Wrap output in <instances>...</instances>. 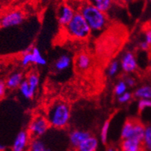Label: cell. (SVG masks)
I'll list each match as a JSON object with an SVG mask.
<instances>
[{
	"instance_id": "6da1fadb",
	"label": "cell",
	"mask_w": 151,
	"mask_h": 151,
	"mask_svg": "<svg viewBox=\"0 0 151 151\" xmlns=\"http://www.w3.org/2000/svg\"><path fill=\"white\" fill-rule=\"evenodd\" d=\"M90 27L91 32H102L108 25V18L105 12L101 11L88 2L82 4L79 11Z\"/></svg>"
},
{
	"instance_id": "7a4b0ae2",
	"label": "cell",
	"mask_w": 151,
	"mask_h": 151,
	"mask_svg": "<svg viewBox=\"0 0 151 151\" xmlns=\"http://www.w3.org/2000/svg\"><path fill=\"white\" fill-rule=\"evenodd\" d=\"M50 127L56 129H63L68 124L71 119V108L64 101L54 102L48 107L46 117Z\"/></svg>"
},
{
	"instance_id": "3957f363",
	"label": "cell",
	"mask_w": 151,
	"mask_h": 151,
	"mask_svg": "<svg viewBox=\"0 0 151 151\" xmlns=\"http://www.w3.org/2000/svg\"><path fill=\"white\" fill-rule=\"evenodd\" d=\"M65 28L69 36L79 40L86 39L91 33L90 27L79 12L75 13L71 21Z\"/></svg>"
},
{
	"instance_id": "277c9868",
	"label": "cell",
	"mask_w": 151,
	"mask_h": 151,
	"mask_svg": "<svg viewBox=\"0 0 151 151\" xmlns=\"http://www.w3.org/2000/svg\"><path fill=\"white\" fill-rule=\"evenodd\" d=\"M50 124L47 118L42 116H38L32 120L29 125L28 132L31 137L40 138L47 133Z\"/></svg>"
},
{
	"instance_id": "5b68a950",
	"label": "cell",
	"mask_w": 151,
	"mask_h": 151,
	"mask_svg": "<svg viewBox=\"0 0 151 151\" xmlns=\"http://www.w3.org/2000/svg\"><path fill=\"white\" fill-rule=\"evenodd\" d=\"M24 15L20 11H12L4 15L0 19V25L3 28L17 26L24 21Z\"/></svg>"
},
{
	"instance_id": "8992f818",
	"label": "cell",
	"mask_w": 151,
	"mask_h": 151,
	"mask_svg": "<svg viewBox=\"0 0 151 151\" xmlns=\"http://www.w3.org/2000/svg\"><path fill=\"white\" fill-rule=\"evenodd\" d=\"M30 137L28 131L21 130L15 137L12 147V151H26L29 147Z\"/></svg>"
},
{
	"instance_id": "52a82bcc",
	"label": "cell",
	"mask_w": 151,
	"mask_h": 151,
	"mask_svg": "<svg viewBox=\"0 0 151 151\" xmlns=\"http://www.w3.org/2000/svg\"><path fill=\"white\" fill-rule=\"evenodd\" d=\"M74 9L67 4H63L58 9V20L61 26L65 27L71 21L74 15H75Z\"/></svg>"
},
{
	"instance_id": "ba28073f",
	"label": "cell",
	"mask_w": 151,
	"mask_h": 151,
	"mask_svg": "<svg viewBox=\"0 0 151 151\" xmlns=\"http://www.w3.org/2000/svg\"><path fill=\"white\" fill-rule=\"evenodd\" d=\"M121 67L125 73H132L136 71L137 62L134 54L127 52L123 55L121 61Z\"/></svg>"
},
{
	"instance_id": "9c48e42d",
	"label": "cell",
	"mask_w": 151,
	"mask_h": 151,
	"mask_svg": "<svg viewBox=\"0 0 151 151\" xmlns=\"http://www.w3.org/2000/svg\"><path fill=\"white\" fill-rule=\"evenodd\" d=\"M91 136L90 132L83 130H72L69 134V142L71 147L77 148L82 143L84 140H85L87 138Z\"/></svg>"
},
{
	"instance_id": "30bf717a",
	"label": "cell",
	"mask_w": 151,
	"mask_h": 151,
	"mask_svg": "<svg viewBox=\"0 0 151 151\" xmlns=\"http://www.w3.org/2000/svg\"><path fill=\"white\" fill-rule=\"evenodd\" d=\"M98 147V140L95 137L91 136L76 148L77 151H97Z\"/></svg>"
},
{
	"instance_id": "8fae6325",
	"label": "cell",
	"mask_w": 151,
	"mask_h": 151,
	"mask_svg": "<svg viewBox=\"0 0 151 151\" xmlns=\"http://www.w3.org/2000/svg\"><path fill=\"white\" fill-rule=\"evenodd\" d=\"M121 150L122 151H142L143 145L142 142L135 139H126L121 142Z\"/></svg>"
},
{
	"instance_id": "7c38bea8",
	"label": "cell",
	"mask_w": 151,
	"mask_h": 151,
	"mask_svg": "<svg viewBox=\"0 0 151 151\" xmlns=\"http://www.w3.org/2000/svg\"><path fill=\"white\" fill-rule=\"evenodd\" d=\"M23 81V75L20 72H15L12 74L6 81V87L10 89H15L20 86Z\"/></svg>"
},
{
	"instance_id": "4fadbf2b",
	"label": "cell",
	"mask_w": 151,
	"mask_h": 151,
	"mask_svg": "<svg viewBox=\"0 0 151 151\" xmlns=\"http://www.w3.org/2000/svg\"><path fill=\"white\" fill-rule=\"evenodd\" d=\"M29 151H52V149L45 144L41 138H34L30 141Z\"/></svg>"
},
{
	"instance_id": "5bb4252c",
	"label": "cell",
	"mask_w": 151,
	"mask_h": 151,
	"mask_svg": "<svg viewBox=\"0 0 151 151\" xmlns=\"http://www.w3.org/2000/svg\"><path fill=\"white\" fill-rule=\"evenodd\" d=\"M71 64V57L68 55H62L55 62V68L58 71H63L68 68Z\"/></svg>"
},
{
	"instance_id": "9a60e30c",
	"label": "cell",
	"mask_w": 151,
	"mask_h": 151,
	"mask_svg": "<svg viewBox=\"0 0 151 151\" xmlns=\"http://www.w3.org/2000/svg\"><path fill=\"white\" fill-rule=\"evenodd\" d=\"M88 2L99 10L107 13L113 6L114 0H88Z\"/></svg>"
},
{
	"instance_id": "2e32d148",
	"label": "cell",
	"mask_w": 151,
	"mask_h": 151,
	"mask_svg": "<svg viewBox=\"0 0 151 151\" xmlns=\"http://www.w3.org/2000/svg\"><path fill=\"white\" fill-rule=\"evenodd\" d=\"M91 60L88 54L81 53L76 58V65L78 68L80 70L83 71L87 70L91 66Z\"/></svg>"
},
{
	"instance_id": "e0dca14e",
	"label": "cell",
	"mask_w": 151,
	"mask_h": 151,
	"mask_svg": "<svg viewBox=\"0 0 151 151\" xmlns=\"http://www.w3.org/2000/svg\"><path fill=\"white\" fill-rule=\"evenodd\" d=\"M135 121L132 120H128L124 123V124L121 129V137L122 140H126V139H130L133 136L134 133V127Z\"/></svg>"
},
{
	"instance_id": "ac0fdd59",
	"label": "cell",
	"mask_w": 151,
	"mask_h": 151,
	"mask_svg": "<svg viewBox=\"0 0 151 151\" xmlns=\"http://www.w3.org/2000/svg\"><path fill=\"white\" fill-rule=\"evenodd\" d=\"M144 131H145V127L141 123L135 121L134 127V133H133L132 139L142 142L144 139Z\"/></svg>"
},
{
	"instance_id": "d6986e66",
	"label": "cell",
	"mask_w": 151,
	"mask_h": 151,
	"mask_svg": "<svg viewBox=\"0 0 151 151\" xmlns=\"http://www.w3.org/2000/svg\"><path fill=\"white\" fill-rule=\"evenodd\" d=\"M134 96L139 99H151V86L144 85L138 88L134 92Z\"/></svg>"
},
{
	"instance_id": "ffe728a7",
	"label": "cell",
	"mask_w": 151,
	"mask_h": 151,
	"mask_svg": "<svg viewBox=\"0 0 151 151\" xmlns=\"http://www.w3.org/2000/svg\"><path fill=\"white\" fill-rule=\"evenodd\" d=\"M32 55L33 64H35L37 65H40V66H45L47 64V61L43 57L41 52L39 51L38 48H32Z\"/></svg>"
},
{
	"instance_id": "44dd1931",
	"label": "cell",
	"mask_w": 151,
	"mask_h": 151,
	"mask_svg": "<svg viewBox=\"0 0 151 151\" xmlns=\"http://www.w3.org/2000/svg\"><path fill=\"white\" fill-rule=\"evenodd\" d=\"M142 145H143V149L145 151H151V125H147L145 127Z\"/></svg>"
},
{
	"instance_id": "7402d4cb",
	"label": "cell",
	"mask_w": 151,
	"mask_h": 151,
	"mask_svg": "<svg viewBox=\"0 0 151 151\" xmlns=\"http://www.w3.org/2000/svg\"><path fill=\"white\" fill-rule=\"evenodd\" d=\"M20 93L26 99H32L34 97L35 94L32 91L29 85V83L27 81V80H23L22 84H20V86L19 87Z\"/></svg>"
},
{
	"instance_id": "603a6c76",
	"label": "cell",
	"mask_w": 151,
	"mask_h": 151,
	"mask_svg": "<svg viewBox=\"0 0 151 151\" xmlns=\"http://www.w3.org/2000/svg\"><path fill=\"white\" fill-rule=\"evenodd\" d=\"M27 81L29 83V85L32 91L35 94L37 89H38V84H39V77H38V74L35 72L30 73L27 78Z\"/></svg>"
},
{
	"instance_id": "cb8c5ba5",
	"label": "cell",
	"mask_w": 151,
	"mask_h": 151,
	"mask_svg": "<svg viewBox=\"0 0 151 151\" xmlns=\"http://www.w3.org/2000/svg\"><path fill=\"white\" fill-rule=\"evenodd\" d=\"M110 120H107L102 125L101 130V140L103 144H106L108 138V133L110 130Z\"/></svg>"
},
{
	"instance_id": "d4e9b609",
	"label": "cell",
	"mask_w": 151,
	"mask_h": 151,
	"mask_svg": "<svg viewBox=\"0 0 151 151\" xmlns=\"http://www.w3.org/2000/svg\"><path fill=\"white\" fill-rule=\"evenodd\" d=\"M120 65H121V64L119 63L117 60H114V61H111L110 65L108 66V68H107L108 76L113 78L117 75V72L119 71V69H120Z\"/></svg>"
},
{
	"instance_id": "484cf974",
	"label": "cell",
	"mask_w": 151,
	"mask_h": 151,
	"mask_svg": "<svg viewBox=\"0 0 151 151\" xmlns=\"http://www.w3.org/2000/svg\"><path fill=\"white\" fill-rule=\"evenodd\" d=\"M126 91H127V86L126 83L124 82V81H119L114 87L115 94L118 97V96L121 95Z\"/></svg>"
},
{
	"instance_id": "4316f807",
	"label": "cell",
	"mask_w": 151,
	"mask_h": 151,
	"mask_svg": "<svg viewBox=\"0 0 151 151\" xmlns=\"http://www.w3.org/2000/svg\"><path fill=\"white\" fill-rule=\"evenodd\" d=\"M31 64H33L32 55V52H26L23 51L22 57L21 60V65L23 67H27Z\"/></svg>"
},
{
	"instance_id": "83f0119b",
	"label": "cell",
	"mask_w": 151,
	"mask_h": 151,
	"mask_svg": "<svg viewBox=\"0 0 151 151\" xmlns=\"http://www.w3.org/2000/svg\"><path fill=\"white\" fill-rule=\"evenodd\" d=\"M138 109L144 111L147 108H151V99H140L138 101Z\"/></svg>"
},
{
	"instance_id": "f1b7e54d",
	"label": "cell",
	"mask_w": 151,
	"mask_h": 151,
	"mask_svg": "<svg viewBox=\"0 0 151 151\" xmlns=\"http://www.w3.org/2000/svg\"><path fill=\"white\" fill-rule=\"evenodd\" d=\"M132 98V94L131 93L128 91H126L121 95L118 96V102L121 104H126L129 102Z\"/></svg>"
},
{
	"instance_id": "f546056e",
	"label": "cell",
	"mask_w": 151,
	"mask_h": 151,
	"mask_svg": "<svg viewBox=\"0 0 151 151\" xmlns=\"http://www.w3.org/2000/svg\"><path fill=\"white\" fill-rule=\"evenodd\" d=\"M124 81L126 83L127 86L130 87V88L134 87L135 85V84H136V81H135V80L132 77H126Z\"/></svg>"
},
{
	"instance_id": "4dcf8cb0",
	"label": "cell",
	"mask_w": 151,
	"mask_h": 151,
	"mask_svg": "<svg viewBox=\"0 0 151 151\" xmlns=\"http://www.w3.org/2000/svg\"><path fill=\"white\" fill-rule=\"evenodd\" d=\"M6 84L5 81L0 80V97L2 98L5 94H6Z\"/></svg>"
},
{
	"instance_id": "1f68e13d",
	"label": "cell",
	"mask_w": 151,
	"mask_h": 151,
	"mask_svg": "<svg viewBox=\"0 0 151 151\" xmlns=\"http://www.w3.org/2000/svg\"><path fill=\"white\" fill-rule=\"evenodd\" d=\"M145 42H147L150 45H151V29H148V30L146 32Z\"/></svg>"
},
{
	"instance_id": "d6a6232c",
	"label": "cell",
	"mask_w": 151,
	"mask_h": 151,
	"mask_svg": "<svg viewBox=\"0 0 151 151\" xmlns=\"http://www.w3.org/2000/svg\"><path fill=\"white\" fill-rule=\"evenodd\" d=\"M150 46V45L148 44L147 42H145V41H144V42H140V48H141L142 50H144V51H147V50L149 49Z\"/></svg>"
},
{
	"instance_id": "836d02e7",
	"label": "cell",
	"mask_w": 151,
	"mask_h": 151,
	"mask_svg": "<svg viewBox=\"0 0 151 151\" xmlns=\"http://www.w3.org/2000/svg\"><path fill=\"white\" fill-rule=\"evenodd\" d=\"M6 150V146H4L3 144H0V151H5Z\"/></svg>"
},
{
	"instance_id": "e575fe53",
	"label": "cell",
	"mask_w": 151,
	"mask_h": 151,
	"mask_svg": "<svg viewBox=\"0 0 151 151\" xmlns=\"http://www.w3.org/2000/svg\"><path fill=\"white\" fill-rule=\"evenodd\" d=\"M120 1L122 2H124V3H128V2H132L133 0H120Z\"/></svg>"
},
{
	"instance_id": "d590c367",
	"label": "cell",
	"mask_w": 151,
	"mask_h": 151,
	"mask_svg": "<svg viewBox=\"0 0 151 151\" xmlns=\"http://www.w3.org/2000/svg\"><path fill=\"white\" fill-rule=\"evenodd\" d=\"M115 150L116 149H114V148L112 147H110L107 148V151H115Z\"/></svg>"
},
{
	"instance_id": "8d00e7d4",
	"label": "cell",
	"mask_w": 151,
	"mask_h": 151,
	"mask_svg": "<svg viewBox=\"0 0 151 151\" xmlns=\"http://www.w3.org/2000/svg\"><path fill=\"white\" fill-rule=\"evenodd\" d=\"M115 151H122V150H115Z\"/></svg>"
},
{
	"instance_id": "74e56055",
	"label": "cell",
	"mask_w": 151,
	"mask_h": 151,
	"mask_svg": "<svg viewBox=\"0 0 151 151\" xmlns=\"http://www.w3.org/2000/svg\"><path fill=\"white\" fill-rule=\"evenodd\" d=\"M1 98H1V97H0V99H1Z\"/></svg>"
},
{
	"instance_id": "f35d334b",
	"label": "cell",
	"mask_w": 151,
	"mask_h": 151,
	"mask_svg": "<svg viewBox=\"0 0 151 151\" xmlns=\"http://www.w3.org/2000/svg\"><path fill=\"white\" fill-rule=\"evenodd\" d=\"M150 1H151V0H150Z\"/></svg>"
}]
</instances>
